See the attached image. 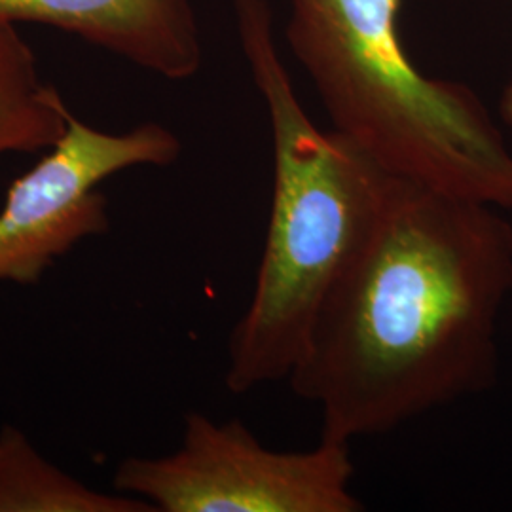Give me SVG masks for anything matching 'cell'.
<instances>
[{"instance_id": "cell-7", "label": "cell", "mask_w": 512, "mask_h": 512, "mask_svg": "<svg viewBox=\"0 0 512 512\" xmlns=\"http://www.w3.org/2000/svg\"><path fill=\"white\" fill-rule=\"evenodd\" d=\"M0 512H156L128 494H103L38 454L27 435L0 429Z\"/></svg>"}, {"instance_id": "cell-4", "label": "cell", "mask_w": 512, "mask_h": 512, "mask_svg": "<svg viewBox=\"0 0 512 512\" xmlns=\"http://www.w3.org/2000/svg\"><path fill=\"white\" fill-rule=\"evenodd\" d=\"M353 476L349 442L321 439L306 452H275L239 420L190 412L177 452L124 459L112 486L156 512L365 511Z\"/></svg>"}, {"instance_id": "cell-5", "label": "cell", "mask_w": 512, "mask_h": 512, "mask_svg": "<svg viewBox=\"0 0 512 512\" xmlns=\"http://www.w3.org/2000/svg\"><path fill=\"white\" fill-rule=\"evenodd\" d=\"M181 150V139L162 124L105 133L71 112L63 137L6 192L0 281L35 285L82 239L107 234L109 202L97 186L129 167L171 165Z\"/></svg>"}, {"instance_id": "cell-6", "label": "cell", "mask_w": 512, "mask_h": 512, "mask_svg": "<svg viewBox=\"0 0 512 512\" xmlns=\"http://www.w3.org/2000/svg\"><path fill=\"white\" fill-rule=\"evenodd\" d=\"M0 21L54 25L167 80L202 69L192 0H0Z\"/></svg>"}, {"instance_id": "cell-3", "label": "cell", "mask_w": 512, "mask_h": 512, "mask_svg": "<svg viewBox=\"0 0 512 512\" xmlns=\"http://www.w3.org/2000/svg\"><path fill=\"white\" fill-rule=\"evenodd\" d=\"M285 37L332 129L387 173L512 213V152L469 86L404 52L401 0H287Z\"/></svg>"}, {"instance_id": "cell-1", "label": "cell", "mask_w": 512, "mask_h": 512, "mask_svg": "<svg viewBox=\"0 0 512 512\" xmlns=\"http://www.w3.org/2000/svg\"><path fill=\"white\" fill-rule=\"evenodd\" d=\"M511 294L501 209L397 177L287 382L321 410V439L385 435L495 384Z\"/></svg>"}, {"instance_id": "cell-9", "label": "cell", "mask_w": 512, "mask_h": 512, "mask_svg": "<svg viewBox=\"0 0 512 512\" xmlns=\"http://www.w3.org/2000/svg\"><path fill=\"white\" fill-rule=\"evenodd\" d=\"M501 116H503V122L512 129V82L505 88V92L501 95Z\"/></svg>"}, {"instance_id": "cell-8", "label": "cell", "mask_w": 512, "mask_h": 512, "mask_svg": "<svg viewBox=\"0 0 512 512\" xmlns=\"http://www.w3.org/2000/svg\"><path fill=\"white\" fill-rule=\"evenodd\" d=\"M71 110L38 73L37 55L10 21H0V154L50 150Z\"/></svg>"}, {"instance_id": "cell-2", "label": "cell", "mask_w": 512, "mask_h": 512, "mask_svg": "<svg viewBox=\"0 0 512 512\" xmlns=\"http://www.w3.org/2000/svg\"><path fill=\"white\" fill-rule=\"evenodd\" d=\"M234 10L274 147L264 251L228 342L226 387L241 395L287 382L317 315L372 238L397 177L311 120L275 44L268 0H234Z\"/></svg>"}]
</instances>
